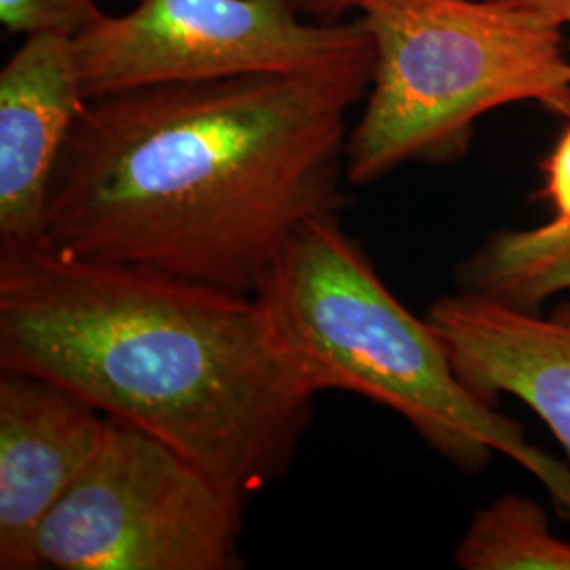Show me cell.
Instances as JSON below:
<instances>
[{
    "mask_svg": "<svg viewBox=\"0 0 570 570\" xmlns=\"http://www.w3.org/2000/svg\"><path fill=\"white\" fill-rule=\"evenodd\" d=\"M372 70L164 82L91 98L49 193L47 244L256 296L345 204L346 112Z\"/></svg>",
    "mask_w": 570,
    "mask_h": 570,
    "instance_id": "cell-1",
    "label": "cell"
},
{
    "mask_svg": "<svg viewBox=\"0 0 570 570\" xmlns=\"http://www.w3.org/2000/svg\"><path fill=\"white\" fill-rule=\"evenodd\" d=\"M0 367L155 435L242 503L284 478L317 395L258 296L51 244L0 247Z\"/></svg>",
    "mask_w": 570,
    "mask_h": 570,
    "instance_id": "cell-2",
    "label": "cell"
},
{
    "mask_svg": "<svg viewBox=\"0 0 570 570\" xmlns=\"http://www.w3.org/2000/svg\"><path fill=\"white\" fill-rule=\"evenodd\" d=\"M315 393L346 391L393 410L463 471L505 454L570 520V468L461 381L428 320L379 277L338 214L306 223L256 294Z\"/></svg>",
    "mask_w": 570,
    "mask_h": 570,
    "instance_id": "cell-3",
    "label": "cell"
},
{
    "mask_svg": "<svg viewBox=\"0 0 570 570\" xmlns=\"http://www.w3.org/2000/svg\"><path fill=\"white\" fill-rule=\"evenodd\" d=\"M374 47L366 108L348 131L345 180L468 153L475 122L537 102L570 121V60L550 13L511 0H343Z\"/></svg>",
    "mask_w": 570,
    "mask_h": 570,
    "instance_id": "cell-4",
    "label": "cell"
},
{
    "mask_svg": "<svg viewBox=\"0 0 570 570\" xmlns=\"http://www.w3.org/2000/svg\"><path fill=\"white\" fill-rule=\"evenodd\" d=\"M244 508L180 452L108 416L100 449L37 530V569H242Z\"/></svg>",
    "mask_w": 570,
    "mask_h": 570,
    "instance_id": "cell-5",
    "label": "cell"
},
{
    "mask_svg": "<svg viewBox=\"0 0 570 570\" xmlns=\"http://www.w3.org/2000/svg\"><path fill=\"white\" fill-rule=\"evenodd\" d=\"M85 96L164 82L374 70L362 21L311 23L294 0H138L75 39Z\"/></svg>",
    "mask_w": 570,
    "mask_h": 570,
    "instance_id": "cell-6",
    "label": "cell"
},
{
    "mask_svg": "<svg viewBox=\"0 0 570 570\" xmlns=\"http://www.w3.org/2000/svg\"><path fill=\"white\" fill-rule=\"evenodd\" d=\"M106 425L72 391L0 367V569L37 570V530L100 449Z\"/></svg>",
    "mask_w": 570,
    "mask_h": 570,
    "instance_id": "cell-7",
    "label": "cell"
},
{
    "mask_svg": "<svg viewBox=\"0 0 570 570\" xmlns=\"http://www.w3.org/2000/svg\"><path fill=\"white\" fill-rule=\"evenodd\" d=\"M75 41L30 35L0 72V247L47 244L49 193L87 104Z\"/></svg>",
    "mask_w": 570,
    "mask_h": 570,
    "instance_id": "cell-8",
    "label": "cell"
},
{
    "mask_svg": "<svg viewBox=\"0 0 570 570\" xmlns=\"http://www.w3.org/2000/svg\"><path fill=\"white\" fill-rule=\"evenodd\" d=\"M461 381L482 400H522L570 456V303L543 317L482 294L440 296L429 306Z\"/></svg>",
    "mask_w": 570,
    "mask_h": 570,
    "instance_id": "cell-9",
    "label": "cell"
},
{
    "mask_svg": "<svg viewBox=\"0 0 570 570\" xmlns=\"http://www.w3.org/2000/svg\"><path fill=\"white\" fill-rule=\"evenodd\" d=\"M463 292L532 308L570 292V228L501 230L456 266Z\"/></svg>",
    "mask_w": 570,
    "mask_h": 570,
    "instance_id": "cell-10",
    "label": "cell"
},
{
    "mask_svg": "<svg viewBox=\"0 0 570 570\" xmlns=\"http://www.w3.org/2000/svg\"><path fill=\"white\" fill-rule=\"evenodd\" d=\"M454 560L465 570H570V543L551 532L539 503L503 494L473 515Z\"/></svg>",
    "mask_w": 570,
    "mask_h": 570,
    "instance_id": "cell-11",
    "label": "cell"
},
{
    "mask_svg": "<svg viewBox=\"0 0 570 570\" xmlns=\"http://www.w3.org/2000/svg\"><path fill=\"white\" fill-rule=\"evenodd\" d=\"M98 0H0V23L9 35L51 32L77 39L104 20Z\"/></svg>",
    "mask_w": 570,
    "mask_h": 570,
    "instance_id": "cell-12",
    "label": "cell"
},
{
    "mask_svg": "<svg viewBox=\"0 0 570 570\" xmlns=\"http://www.w3.org/2000/svg\"><path fill=\"white\" fill-rule=\"evenodd\" d=\"M543 195L553 207L551 228H570V125L543 164Z\"/></svg>",
    "mask_w": 570,
    "mask_h": 570,
    "instance_id": "cell-13",
    "label": "cell"
},
{
    "mask_svg": "<svg viewBox=\"0 0 570 570\" xmlns=\"http://www.w3.org/2000/svg\"><path fill=\"white\" fill-rule=\"evenodd\" d=\"M306 9L327 16L332 20H336L341 16V4L343 0H303ZM511 2H520V4H529L534 9H541L546 13L553 16L556 20L562 21L564 26L570 23V0H511Z\"/></svg>",
    "mask_w": 570,
    "mask_h": 570,
    "instance_id": "cell-14",
    "label": "cell"
}]
</instances>
